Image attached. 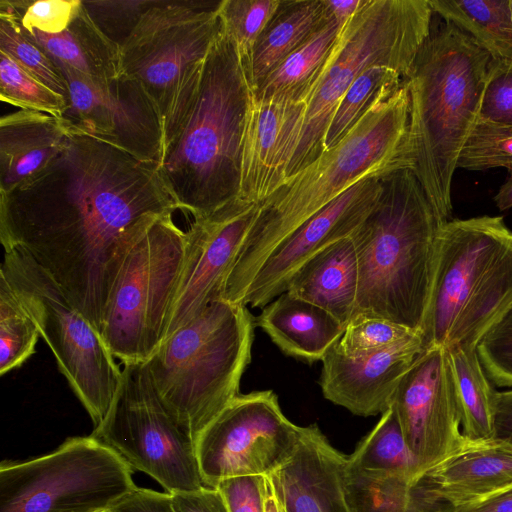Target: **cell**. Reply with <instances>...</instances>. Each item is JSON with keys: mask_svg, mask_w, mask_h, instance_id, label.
Segmentation results:
<instances>
[{"mask_svg": "<svg viewBox=\"0 0 512 512\" xmlns=\"http://www.w3.org/2000/svg\"><path fill=\"white\" fill-rule=\"evenodd\" d=\"M71 130L63 118L20 109L0 118V193L45 168L62 150Z\"/></svg>", "mask_w": 512, "mask_h": 512, "instance_id": "cell-23", "label": "cell"}, {"mask_svg": "<svg viewBox=\"0 0 512 512\" xmlns=\"http://www.w3.org/2000/svg\"><path fill=\"white\" fill-rule=\"evenodd\" d=\"M476 352L487 377L512 388V303L481 337Z\"/></svg>", "mask_w": 512, "mask_h": 512, "instance_id": "cell-40", "label": "cell"}, {"mask_svg": "<svg viewBox=\"0 0 512 512\" xmlns=\"http://www.w3.org/2000/svg\"><path fill=\"white\" fill-rule=\"evenodd\" d=\"M330 15L336 20L342 29L352 18L364 0H325Z\"/></svg>", "mask_w": 512, "mask_h": 512, "instance_id": "cell-49", "label": "cell"}, {"mask_svg": "<svg viewBox=\"0 0 512 512\" xmlns=\"http://www.w3.org/2000/svg\"><path fill=\"white\" fill-rule=\"evenodd\" d=\"M456 512H512V487L489 499Z\"/></svg>", "mask_w": 512, "mask_h": 512, "instance_id": "cell-48", "label": "cell"}, {"mask_svg": "<svg viewBox=\"0 0 512 512\" xmlns=\"http://www.w3.org/2000/svg\"><path fill=\"white\" fill-rule=\"evenodd\" d=\"M301 429L284 415L272 390L238 394L195 443L204 486L272 474L294 453Z\"/></svg>", "mask_w": 512, "mask_h": 512, "instance_id": "cell-14", "label": "cell"}, {"mask_svg": "<svg viewBox=\"0 0 512 512\" xmlns=\"http://www.w3.org/2000/svg\"><path fill=\"white\" fill-rule=\"evenodd\" d=\"M495 435L512 438V388L496 392Z\"/></svg>", "mask_w": 512, "mask_h": 512, "instance_id": "cell-47", "label": "cell"}, {"mask_svg": "<svg viewBox=\"0 0 512 512\" xmlns=\"http://www.w3.org/2000/svg\"><path fill=\"white\" fill-rule=\"evenodd\" d=\"M456 511L512 487V438L472 439L422 475Z\"/></svg>", "mask_w": 512, "mask_h": 512, "instance_id": "cell-22", "label": "cell"}, {"mask_svg": "<svg viewBox=\"0 0 512 512\" xmlns=\"http://www.w3.org/2000/svg\"><path fill=\"white\" fill-rule=\"evenodd\" d=\"M463 435L495 437L496 392L479 361L476 348L453 345L446 349Z\"/></svg>", "mask_w": 512, "mask_h": 512, "instance_id": "cell-29", "label": "cell"}, {"mask_svg": "<svg viewBox=\"0 0 512 512\" xmlns=\"http://www.w3.org/2000/svg\"><path fill=\"white\" fill-rule=\"evenodd\" d=\"M132 468L92 435L70 437L53 452L0 465V512H95L137 486Z\"/></svg>", "mask_w": 512, "mask_h": 512, "instance_id": "cell-11", "label": "cell"}, {"mask_svg": "<svg viewBox=\"0 0 512 512\" xmlns=\"http://www.w3.org/2000/svg\"><path fill=\"white\" fill-rule=\"evenodd\" d=\"M173 213L141 217L114 257L100 335L122 364L146 362L163 340L186 249Z\"/></svg>", "mask_w": 512, "mask_h": 512, "instance_id": "cell-9", "label": "cell"}, {"mask_svg": "<svg viewBox=\"0 0 512 512\" xmlns=\"http://www.w3.org/2000/svg\"><path fill=\"white\" fill-rule=\"evenodd\" d=\"M359 267L353 240L342 238L310 257L287 291L334 315L346 328L354 315Z\"/></svg>", "mask_w": 512, "mask_h": 512, "instance_id": "cell-25", "label": "cell"}, {"mask_svg": "<svg viewBox=\"0 0 512 512\" xmlns=\"http://www.w3.org/2000/svg\"><path fill=\"white\" fill-rule=\"evenodd\" d=\"M174 512H229L217 488L203 486L196 490L171 494Z\"/></svg>", "mask_w": 512, "mask_h": 512, "instance_id": "cell-45", "label": "cell"}, {"mask_svg": "<svg viewBox=\"0 0 512 512\" xmlns=\"http://www.w3.org/2000/svg\"><path fill=\"white\" fill-rule=\"evenodd\" d=\"M216 488L221 492L229 512H265L264 475L228 478Z\"/></svg>", "mask_w": 512, "mask_h": 512, "instance_id": "cell-44", "label": "cell"}, {"mask_svg": "<svg viewBox=\"0 0 512 512\" xmlns=\"http://www.w3.org/2000/svg\"><path fill=\"white\" fill-rule=\"evenodd\" d=\"M255 326L246 305L219 299L162 341L145 362L161 402L195 443L240 394Z\"/></svg>", "mask_w": 512, "mask_h": 512, "instance_id": "cell-6", "label": "cell"}, {"mask_svg": "<svg viewBox=\"0 0 512 512\" xmlns=\"http://www.w3.org/2000/svg\"><path fill=\"white\" fill-rule=\"evenodd\" d=\"M498 167L512 172V127L477 120L461 150L457 168Z\"/></svg>", "mask_w": 512, "mask_h": 512, "instance_id": "cell-39", "label": "cell"}, {"mask_svg": "<svg viewBox=\"0 0 512 512\" xmlns=\"http://www.w3.org/2000/svg\"><path fill=\"white\" fill-rule=\"evenodd\" d=\"M255 325L283 353L309 363L322 360L345 331L330 312L288 291L262 308Z\"/></svg>", "mask_w": 512, "mask_h": 512, "instance_id": "cell-24", "label": "cell"}, {"mask_svg": "<svg viewBox=\"0 0 512 512\" xmlns=\"http://www.w3.org/2000/svg\"><path fill=\"white\" fill-rule=\"evenodd\" d=\"M382 183L378 201L350 235L359 267L352 319L384 318L420 333L447 221L411 169L396 170Z\"/></svg>", "mask_w": 512, "mask_h": 512, "instance_id": "cell-4", "label": "cell"}, {"mask_svg": "<svg viewBox=\"0 0 512 512\" xmlns=\"http://www.w3.org/2000/svg\"><path fill=\"white\" fill-rule=\"evenodd\" d=\"M281 0H221L223 30L235 45L250 77L255 44L277 11Z\"/></svg>", "mask_w": 512, "mask_h": 512, "instance_id": "cell-36", "label": "cell"}, {"mask_svg": "<svg viewBox=\"0 0 512 512\" xmlns=\"http://www.w3.org/2000/svg\"><path fill=\"white\" fill-rule=\"evenodd\" d=\"M419 332L378 317H356L346 325L335 348L342 355L358 358L400 345Z\"/></svg>", "mask_w": 512, "mask_h": 512, "instance_id": "cell-38", "label": "cell"}, {"mask_svg": "<svg viewBox=\"0 0 512 512\" xmlns=\"http://www.w3.org/2000/svg\"><path fill=\"white\" fill-rule=\"evenodd\" d=\"M423 351L420 333L400 345L358 358L342 355L334 345L321 360L322 394L355 415L382 414L390 407L401 377Z\"/></svg>", "mask_w": 512, "mask_h": 512, "instance_id": "cell-20", "label": "cell"}, {"mask_svg": "<svg viewBox=\"0 0 512 512\" xmlns=\"http://www.w3.org/2000/svg\"><path fill=\"white\" fill-rule=\"evenodd\" d=\"M347 467L360 472L400 476L413 481L421 477L391 405L348 457Z\"/></svg>", "mask_w": 512, "mask_h": 512, "instance_id": "cell-32", "label": "cell"}, {"mask_svg": "<svg viewBox=\"0 0 512 512\" xmlns=\"http://www.w3.org/2000/svg\"><path fill=\"white\" fill-rule=\"evenodd\" d=\"M218 2L153 0L120 46L121 75L137 81L162 124L181 86L221 30Z\"/></svg>", "mask_w": 512, "mask_h": 512, "instance_id": "cell-13", "label": "cell"}, {"mask_svg": "<svg viewBox=\"0 0 512 512\" xmlns=\"http://www.w3.org/2000/svg\"><path fill=\"white\" fill-rule=\"evenodd\" d=\"M433 12L472 37L493 60L512 63V0H429Z\"/></svg>", "mask_w": 512, "mask_h": 512, "instance_id": "cell-31", "label": "cell"}, {"mask_svg": "<svg viewBox=\"0 0 512 512\" xmlns=\"http://www.w3.org/2000/svg\"><path fill=\"white\" fill-rule=\"evenodd\" d=\"M0 275L36 323L59 371L89 414L94 428L99 426L110 409L122 375L99 331L24 250L4 249Z\"/></svg>", "mask_w": 512, "mask_h": 512, "instance_id": "cell-10", "label": "cell"}, {"mask_svg": "<svg viewBox=\"0 0 512 512\" xmlns=\"http://www.w3.org/2000/svg\"><path fill=\"white\" fill-rule=\"evenodd\" d=\"M429 0H364L337 41L306 100L298 147L287 179L324 152L328 127L345 92L367 68L385 66L405 79L431 34Z\"/></svg>", "mask_w": 512, "mask_h": 512, "instance_id": "cell-8", "label": "cell"}, {"mask_svg": "<svg viewBox=\"0 0 512 512\" xmlns=\"http://www.w3.org/2000/svg\"><path fill=\"white\" fill-rule=\"evenodd\" d=\"M260 207L261 203L237 198L208 216L194 219L186 231L185 256L162 341L208 304L222 299L226 279Z\"/></svg>", "mask_w": 512, "mask_h": 512, "instance_id": "cell-16", "label": "cell"}, {"mask_svg": "<svg viewBox=\"0 0 512 512\" xmlns=\"http://www.w3.org/2000/svg\"><path fill=\"white\" fill-rule=\"evenodd\" d=\"M403 77L385 66H371L364 70L342 97L328 127L324 152L338 144L388 84H398Z\"/></svg>", "mask_w": 512, "mask_h": 512, "instance_id": "cell-35", "label": "cell"}, {"mask_svg": "<svg viewBox=\"0 0 512 512\" xmlns=\"http://www.w3.org/2000/svg\"><path fill=\"white\" fill-rule=\"evenodd\" d=\"M306 106L305 100H261L252 93L242 140L239 199L263 203L287 180Z\"/></svg>", "mask_w": 512, "mask_h": 512, "instance_id": "cell-19", "label": "cell"}, {"mask_svg": "<svg viewBox=\"0 0 512 512\" xmlns=\"http://www.w3.org/2000/svg\"><path fill=\"white\" fill-rule=\"evenodd\" d=\"M410 97L404 80L382 87L343 139L289 177L263 203L226 279L222 299L243 304L271 253L300 226L357 183L409 168Z\"/></svg>", "mask_w": 512, "mask_h": 512, "instance_id": "cell-3", "label": "cell"}, {"mask_svg": "<svg viewBox=\"0 0 512 512\" xmlns=\"http://www.w3.org/2000/svg\"><path fill=\"white\" fill-rule=\"evenodd\" d=\"M512 232L502 217L447 221L442 228L423 349L476 348L512 303Z\"/></svg>", "mask_w": 512, "mask_h": 512, "instance_id": "cell-7", "label": "cell"}, {"mask_svg": "<svg viewBox=\"0 0 512 512\" xmlns=\"http://www.w3.org/2000/svg\"><path fill=\"white\" fill-rule=\"evenodd\" d=\"M391 406L422 476L465 439L446 349L421 352L401 377Z\"/></svg>", "mask_w": 512, "mask_h": 512, "instance_id": "cell-17", "label": "cell"}, {"mask_svg": "<svg viewBox=\"0 0 512 512\" xmlns=\"http://www.w3.org/2000/svg\"><path fill=\"white\" fill-rule=\"evenodd\" d=\"M222 25V23H221ZM253 86L223 27L163 122L158 170L178 209L194 219L238 198L242 140Z\"/></svg>", "mask_w": 512, "mask_h": 512, "instance_id": "cell-2", "label": "cell"}, {"mask_svg": "<svg viewBox=\"0 0 512 512\" xmlns=\"http://www.w3.org/2000/svg\"><path fill=\"white\" fill-rule=\"evenodd\" d=\"M0 99L25 110L62 118L68 99L34 78L10 56L0 51Z\"/></svg>", "mask_w": 512, "mask_h": 512, "instance_id": "cell-37", "label": "cell"}, {"mask_svg": "<svg viewBox=\"0 0 512 512\" xmlns=\"http://www.w3.org/2000/svg\"><path fill=\"white\" fill-rule=\"evenodd\" d=\"M39 336L36 323L0 275V375L20 367L31 357Z\"/></svg>", "mask_w": 512, "mask_h": 512, "instance_id": "cell-34", "label": "cell"}, {"mask_svg": "<svg viewBox=\"0 0 512 512\" xmlns=\"http://www.w3.org/2000/svg\"><path fill=\"white\" fill-rule=\"evenodd\" d=\"M23 31L49 57L82 77L108 82L121 76L120 46L102 32L84 4L59 34H45L35 29Z\"/></svg>", "mask_w": 512, "mask_h": 512, "instance_id": "cell-26", "label": "cell"}, {"mask_svg": "<svg viewBox=\"0 0 512 512\" xmlns=\"http://www.w3.org/2000/svg\"><path fill=\"white\" fill-rule=\"evenodd\" d=\"M95 512H113L111 508H108V509H104V510H100V511H95Z\"/></svg>", "mask_w": 512, "mask_h": 512, "instance_id": "cell-52", "label": "cell"}, {"mask_svg": "<svg viewBox=\"0 0 512 512\" xmlns=\"http://www.w3.org/2000/svg\"><path fill=\"white\" fill-rule=\"evenodd\" d=\"M265 512H286L270 475H264Z\"/></svg>", "mask_w": 512, "mask_h": 512, "instance_id": "cell-50", "label": "cell"}, {"mask_svg": "<svg viewBox=\"0 0 512 512\" xmlns=\"http://www.w3.org/2000/svg\"><path fill=\"white\" fill-rule=\"evenodd\" d=\"M345 489L352 512H455L423 476L413 481L347 467Z\"/></svg>", "mask_w": 512, "mask_h": 512, "instance_id": "cell-28", "label": "cell"}, {"mask_svg": "<svg viewBox=\"0 0 512 512\" xmlns=\"http://www.w3.org/2000/svg\"><path fill=\"white\" fill-rule=\"evenodd\" d=\"M347 462L316 424L302 427L292 456L270 474L286 512H352L345 489Z\"/></svg>", "mask_w": 512, "mask_h": 512, "instance_id": "cell-21", "label": "cell"}, {"mask_svg": "<svg viewBox=\"0 0 512 512\" xmlns=\"http://www.w3.org/2000/svg\"><path fill=\"white\" fill-rule=\"evenodd\" d=\"M490 55L452 23L431 33L408 76L411 170L437 213L451 216V183L475 126Z\"/></svg>", "mask_w": 512, "mask_h": 512, "instance_id": "cell-5", "label": "cell"}, {"mask_svg": "<svg viewBox=\"0 0 512 512\" xmlns=\"http://www.w3.org/2000/svg\"><path fill=\"white\" fill-rule=\"evenodd\" d=\"M494 200L501 211L512 207V176L501 186Z\"/></svg>", "mask_w": 512, "mask_h": 512, "instance_id": "cell-51", "label": "cell"}, {"mask_svg": "<svg viewBox=\"0 0 512 512\" xmlns=\"http://www.w3.org/2000/svg\"><path fill=\"white\" fill-rule=\"evenodd\" d=\"M382 190V177L363 180L300 226L261 266L243 304L263 308L287 291L293 275L310 257L352 234L372 210Z\"/></svg>", "mask_w": 512, "mask_h": 512, "instance_id": "cell-18", "label": "cell"}, {"mask_svg": "<svg viewBox=\"0 0 512 512\" xmlns=\"http://www.w3.org/2000/svg\"><path fill=\"white\" fill-rule=\"evenodd\" d=\"M167 493L204 486L195 442L158 397L145 362L123 364L110 409L92 434Z\"/></svg>", "mask_w": 512, "mask_h": 512, "instance_id": "cell-12", "label": "cell"}, {"mask_svg": "<svg viewBox=\"0 0 512 512\" xmlns=\"http://www.w3.org/2000/svg\"><path fill=\"white\" fill-rule=\"evenodd\" d=\"M24 30L59 34L73 21L83 0H12Z\"/></svg>", "mask_w": 512, "mask_h": 512, "instance_id": "cell-41", "label": "cell"}, {"mask_svg": "<svg viewBox=\"0 0 512 512\" xmlns=\"http://www.w3.org/2000/svg\"><path fill=\"white\" fill-rule=\"evenodd\" d=\"M111 509L113 512H174L170 493L138 487Z\"/></svg>", "mask_w": 512, "mask_h": 512, "instance_id": "cell-46", "label": "cell"}, {"mask_svg": "<svg viewBox=\"0 0 512 512\" xmlns=\"http://www.w3.org/2000/svg\"><path fill=\"white\" fill-rule=\"evenodd\" d=\"M330 18L325 0H281L252 53L250 81L253 89Z\"/></svg>", "mask_w": 512, "mask_h": 512, "instance_id": "cell-27", "label": "cell"}, {"mask_svg": "<svg viewBox=\"0 0 512 512\" xmlns=\"http://www.w3.org/2000/svg\"><path fill=\"white\" fill-rule=\"evenodd\" d=\"M0 51L45 86L68 99L66 81L56 65L23 31L12 0L0 1Z\"/></svg>", "mask_w": 512, "mask_h": 512, "instance_id": "cell-33", "label": "cell"}, {"mask_svg": "<svg viewBox=\"0 0 512 512\" xmlns=\"http://www.w3.org/2000/svg\"><path fill=\"white\" fill-rule=\"evenodd\" d=\"M340 30L339 24L331 16L319 31L293 51L253 90L254 97L261 100L306 101L332 53Z\"/></svg>", "mask_w": 512, "mask_h": 512, "instance_id": "cell-30", "label": "cell"}, {"mask_svg": "<svg viewBox=\"0 0 512 512\" xmlns=\"http://www.w3.org/2000/svg\"><path fill=\"white\" fill-rule=\"evenodd\" d=\"M55 63L67 84L68 108L62 118L71 131L106 142L142 161L159 163L162 119L137 81L121 75L108 82H95Z\"/></svg>", "mask_w": 512, "mask_h": 512, "instance_id": "cell-15", "label": "cell"}, {"mask_svg": "<svg viewBox=\"0 0 512 512\" xmlns=\"http://www.w3.org/2000/svg\"><path fill=\"white\" fill-rule=\"evenodd\" d=\"M153 0L85 1L83 4L98 27L121 46L130 35L142 13Z\"/></svg>", "mask_w": 512, "mask_h": 512, "instance_id": "cell-42", "label": "cell"}, {"mask_svg": "<svg viewBox=\"0 0 512 512\" xmlns=\"http://www.w3.org/2000/svg\"><path fill=\"white\" fill-rule=\"evenodd\" d=\"M177 209L157 163L71 131L45 168L0 193V239L27 252L100 333L122 237L144 215Z\"/></svg>", "mask_w": 512, "mask_h": 512, "instance_id": "cell-1", "label": "cell"}, {"mask_svg": "<svg viewBox=\"0 0 512 512\" xmlns=\"http://www.w3.org/2000/svg\"><path fill=\"white\" fill-rule=\"evenodd\" d=\"M512 245V244H511Z\"/></svg>", "mask_w": 512, "mask_h": 512, "instance_id": "cell-53", "label": "cell"}, {"mask_svg": "<svg viewBox=\"0 0 512 512\" xmlns=\"http://www.w3.org/2000/svg\"><path fill=\"white\" fill-rule=\"evenodd\" d=\"M478 120L512 127V63L490 60Z\"/></svg>", "mask_w": 512, "mask_h": 512, "instance_id": "cell-43", "label": "cell"}]
</instances>
